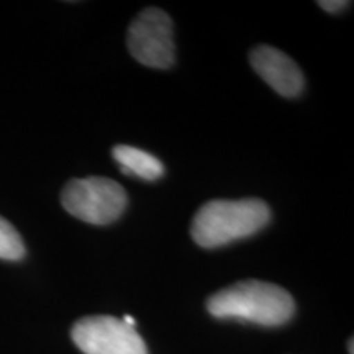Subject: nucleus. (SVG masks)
<instances>
[{
    "label": "nucleus",
    "instance_id": "1",
    "mask_svg": "<svg viewBox=\"0 0 354 354\" xmlns=\"http://www.w3.org/2000/svg\"><path fill=\"white\" fill-rule=\"evenodd\" d=\"M212 317L261 326H281L294 317L295 302L282 287L264 281H241L207 300Z\"/></svg>",
    "mask_w": 354,
    "mask_h": 354
},
{
    "label": "nucleus",
    "instance_id": "2",
    "mask_svg": "<svg viewBox=\"0 0 354 354\" xmlns=\"http://www.w3.org/2000/svg\"><path fill=\"white\" fill-rule=\"evenodd\" d=\"M271 220L268 203L259 198L210 201L194 216L190 234L202 248H220L253 236Z\"/></svg>",
    "mask_w": 354,
    "mask_h": 354
},
{
    "label": "nucleus",
    "instance_id": "3",
    "mask_svg": "<svg viewBox=\"0 0 354 354\" xmlns=\"http://www.w3.org/2000/svg\"><path fill=\"white\" fill-rule=\"evenodd\" d=\"M61 202L68 214L91 225H110L127 209V192L109 177L91 176L66 184Z\"/></svg>",
    "mask_w": 354,
    "mask_h": 354
},
{
    "label": "nucleus",
    "instance_id": "4",
    "mask_svg": "<svg viewBox=\"0 0 354 354\" xmlns=\"http://www.w3.org/2000/svg\"><path fill=\"white\" fill-rule=\"evenodd\" d=\"M127 43L131 56L148 68L169 69L174 64L176 48L172 20L161 8H145L131 21Z\"/></svg>",
    "mask_w": 354,
    "mask_h": 354
},
{
    "label": "nucleus",
    "instance_id": "5",
    "mask_svg": "<svg viewBox=\"0 0 354 354\" xmlns=\"http://www.w3.org/2000/svg\"><path fill=\"white\" fill-rule=\"evenodd\" d=\"M71 338L84 354H148L138 331L109 315L81 318L71 330Z\"/></svg>",
    "mask_w": 354,
    "mask_h": 354
},
{
    "label": "nucleus",
    "instance_id": "6",
    "mask_svg": "<svg viewBox=\"0 0 354 354\" xmlns=\"http://www.w3.org/2000/svg\"><path fill=\"white\" fill-rule=\"evenodd\" d=\"M250 63L256 74L264 82H268L279 95L294 99L304 91L305 81L302 71L286 53L268 44H261L251 51Z\"/></svg>",
    "mask_w": 354,
    "mask_h": 354
},
{
    "label": "nucleus",
    "instance_id": "7",
    "mask_svg": "<svg viewBox=\"0 0 354 354\" xmlns=\"http://www.w3.org/2000/svg\"><path fill=\"white\" fill-rule=\"evenodd\" d=\"M112 156L120 165V171L127 176H135L145 180H156L165 174L162 162L143 149L120 145L112 149Z\"/></svg>",
    "mask_w": 354,
    "mask_h": 354
},
{
    "label": "nucleus",
    "instance_id": "8",
    "mask_svg": "<svg viewBox=\"0 0 354 354\" xmlns=\"http://www.w3.org/2000/svg\"><path fill=\"white\" fill-rule=\"evenodd\" d=\"M26 253L24 240L12 223L0 216V259L20 261Z\"/></svg>",
    "mask_w": 354,
    "mask_h": 354
},
{
    "label": "nucleus",
    "instance_id": "9",
    "mask_svg": "<svg viewBox=\"0 0 354 354\" xmlns=\"http://www.w3.org/2000/svg\"><path fill=\"white\" fill-rule=\"evenodd\" d=\"M318 6L330 13H338L351 6V2H346V0H323V2H318Z\"/></svg>",
    "mask_w": 354,
    "mask_h": 354
},
{
    "label": "nucleus",
    "instance_id": "10",
    "mask_svg": "<svg viewBox=\"0 0 354 354\" xmlns=\"http://www.w3.org/2000/svg\"><path fill=\"white\" fill-rule=\"evenodd\" d=\"M123 322H125L128 326H133V328H135V318H133V317L125 315V317H123Z\"/></svg>",
    "mask_w": 354,
    "mask_h": 354
}]
</instances>
